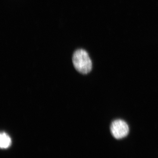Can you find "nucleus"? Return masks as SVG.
I'll use <instances>...</instances> for the list:
<instances>
[{
    "label": "nucleus",
    "mask_w": 158,
    "mask_h": 158,
    "mask_svg": "<svg viewBox=\"0 0 158 158\" xmlns=\"http://www.w3.org/2000/svg\"><path fill=\"white\" fill-rule=\"evenodd\" d=\"M73 62L75 68L80 73L86 74L91 71L92 63L89 55L85 50H77L73 56Z\"/></svg>",
    "instance_id": "f257e3e1"
},
{
    "label": "nucleus",
    "mask_w": 158,
    "mask_h": 158,
    "mask_svg": "<svg viewBox=\"0 0 158 158\" xmlns=\"http://www.w3.org/2000/svg\"><path fill=\"white\" fill-rule=\"evenodd\" d=\"M11 141L8 134L5 132L1 133L0 135V147L2 149H6L10 147Z\"/></svg>",
    "instance_id": "7ed1b4c3"
},
{
    "label": "nucleus",
    "mask_w": 158,
    "mask_h": 158,
    "mask_svg": "<svg viewBox=\"0 0 158 158\" xmlns=\"http://www.w3.org/2000/svg\"><path fill=\"white\" fill-rule=\"evenodd\" d=\"M112 135L117 139L126 137L129 132V128L127 123L122 119H116L112 122L110 126Z\"/></svg>",
    "instance_id": "f03ea898"
}]
</instances>
